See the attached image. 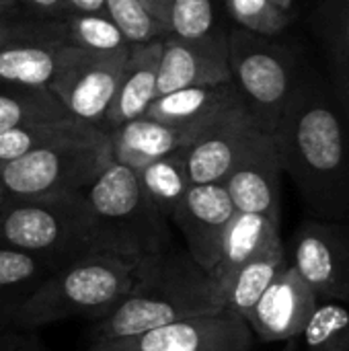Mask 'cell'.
Segmentation results:
<instances>
[{"label":"cell","mask_w":349,"mask_h":351,"mask_svg":"<svg viewBox=\"0 0 349 351\" xmlns=\"http://www.w3.org/2000/svg\"><path fill=\"white\" fill-rule=\"evenodd\" d=\"M282 169L311 218H349V125L317 88L298 84L276 134Z\"/></svg>","instance_id":"obj_1"},{"label":"cell","mask_w":349,"mask_h":351,"mask_svg":"<svg viewBox=\"0 0 349 351\" xmlns=\"http://www.w3.org/2000/svg\"><path fill=\"white\" fill-rule=\"evenodd\" d=\"M222 304L214 284L187 253L148 261L134 290L103 319L95 321L91 341H117L138 337L181 319L218 313Z\"/></svg>","instance_id":"obj_2"},{"label":"cell","mask_w":349,"mask_h":351,"mask_svg":"<svg viewBox=\"0 0 349 351\" xmlns=\"http://www.w3.org/2000/svg\"><path fill=\"white\" fill-rule=\"evenodd\" d=\"M142 267L144 263L105 251L91 253L51 276L19 308L12 327L35 331L76 317L99 321L134 290Z\"/></svg>","instance_id":"obj_3"},{"label":"cell","mask_w":349,"mask_h":351,"mask_svg":"<svg viewBox=\"0 0 349 351\" xmlns=\"http://www.w3.org/2000/svg\"><path fill=\"white\" fill-rule=\"evenodd\" d=\"M84 197L99 251L138 263L173 251L169 220L148 202L134 169L113 160L84 191Z\"/></svg>","instance_id":"obj_4"},{"label":"cell","mask_w":349,"mask_h":351,"mask_svg":"<svg viewBox=\"0 0 349 351\" xmlns=\"http://www.w3.org/2000/svg\"><path fill=\"white\" fill-rule=\"evenodd\" d=\"M0 243L53 261L62 269L99 251L84 193L8 197L0 210Z\"/></svg>","instance_id":"obj_5"},{"label":"cell","mask_w":349,"mask_h":351,"mask_svg":"<svg viewBox=\"0 0 349 351\" xmlns=\"http://www.w3.org/2000/svg\"><path fill=\"white\" fill-rule=\"evenodd\" d=\"M113 162L109 134L62 142L0 165L8 197H56L84 193Z\"/></svg>","instance_id":"obj_6"},{"label":"cell","mask_w":349,"mask_h":351,"mask_svg":"<svg viewBox=\"0 0 349 351\" xmlns=\"http://www.w3.org/2000/svg\"><path fill=\"white\" fill-rule=\"evenodd\" d=\"M228 66L247 109L259 128L274 136L300 84L292 56L263 35L243 29L228 37Z\"/></svg>","instance_id":"obj_7"},{"label":"cell","mask_w":349,"mask_h":351,"mask_svg":"<svg viewBox=\"0 0 349 351\" xmlns=\"http://www.w3.org/2000/svg\"><path fill=\"white\" fill-rule=\"evenodd\" d=\"M128 51H93L72 43L64 47L49 90L72 119L103 130Z\"/></svg>","instance_id":"obj_8"},{"label":"cell","mask_w":349,"mask_h":351,"mask_svg":"<svg viewBox=\"0 0 349 351\" xmlns=\"http://www.w3.org/2000/svg\"><path fill=\"white\" fill-rule=\"evenodd\" d=\"M290 265L317 300L349 302V222L304 218L294 234Z\"/></svg>","instance_id":"obj_9"},{"label":"cell","mask_w":349,"mask_h":351,"mask_svg":"<svg viewBox=\"0 0 349 351\" xmlns=\"http://www.w3.org/2000/svg\"><path fill=\"white\" fill-rule=\"evenodd\" d=\"M88 351H253V331L243 317L222 308L138 337L91 343Z\"/></svg>","instance_id":"obj_10"},{"label":"cell","mask_w":349,"mask_h":351,"mask_svg":"<svg viewBox=\"0 0 349 351\" xmlns=\"http://www.w3.org/2000/svg\"><path fill=\"white\" fill-rule=\"evenodd\" d=\"M263 134L245 101L222 111L183 150L191 185L222 183Z\"/></svg>","instance_id":"obj_11"},{"label":"cell","mask_w":349,"mask_h":351,"mask_svg":"<svg viewBox=\"0 0 349 351\" xmlns=\"http://www.w3.org/2000/svg\"><path fill=\"white\" fill-rule=\"evenodd\" d=\"M234 206L222 183L191 185L171 220L187 245V255L204 271H210L222 249L224 230L234 216Z\"/></svg>","instance_id":"obj_12"},{"label":"cell","mask_w":349,"mask_h":351,"mask_svg":"<svg viewBox=\"0 0 349 351\" xmlns=\"http://www.w3.org/2000/svg\"><path fill=\"white\" fill-rule=\"evenodd\" d=\"M282 158L276 138L263 134L222 181L237 212L261 214L280 224Z\"/></svg>","instance_id":"obj_13"},{"label":"cell","mask_w":349,"mask_h":351,"mask_svg":"<svg viewBox=\"0 0 349 351\" xmlns=\"http://www.w3.org/2000/svg\"><path fill=\"white\" fill-rule=\"evenodd\" d=\"M317 302L315 292L288 265L269 284L245 321L263 341H290L302 335Z\"/></svg>","instance_id":"obj_14"},{"label":"cell","mask_w":349,"mask_h":351,"mask_svg":"<svg viewBox=\"0 0 349 351\" xmlns=\"http://www.w3.org/2000/svg\"><path fill=\"white\" fill-rule=\"evenodd\" d=\"M232 82L228 66V37L210 41H181L169 37L163 41V53L156 78V97L191 88Z\"/></svg>","instance_id":"obj_15"},{"label":"cell","mask_w":349,"mask_h":351,"mask_svg":"<svg viewBox=\"0 0 349 351\" xmlns=\"http://www.w3.org/2000/svg\"><path fill=\"white\" fill-rule=\"evenodd\" d=\"M68 43L66 31L49 33L37 31V27L12 39L0 47V82L23 88H49Z\"/></svg>","instance_id":"obj_16"},{"label":"cell","mask_w":349,"mask_h":351,"mask_svg":"<svg viewBox=\"0 0 349 351\" xmlns=\"http://www.w3.org/2000/svg\"><path fill=\"white\" fill-rule=\"evenodd\" d=\"M163 53V41L154 39L150 43L130 45L115 97L103 121V132H113L115 128L142 117L152 101L156 99V78Z\"/></svg>","instance_id":"obj_17"},{"label":"cell","mask_w":349,"mask_h":351,"mask_svg":"<svg viewBox=\"0 0 349 351\" xmlns=\"http://www.w3.org/2000/svg\"><path fill=\"white\" fill-rule=\"evenodd\" d=\"M202 130L169 125L142 115L109 132L111 154L115 162L140 171L152 160L185 150Z\"/></svg>","instance_id":"obj_18"},{"label":"cell","mask_w":349,"mask_h":351,"mask_svg":"<svg viewBox=\"0 0 349 351\" xmlns=\"http://www.w3.org/2000/svg\"><path fill=\"white\" fill-rule=\"evenodd\" d=\"M278 239H280L278 222L261 214L234 212V216L230 218L224 230L220 257L216 265L208 271L220 304H222L224 288L228 286L232 276Z\"/></svg>","instance_id":"obj_19"},{"label":"cell","mask_w":349,"mask_h":351,"mask_svg":"<svg viewBox=\"0 0 349 351\" xmlns=\"http://www.w3.org/2000/svg\"><path fill=\"white\" fill-rule=\"evenodd\" d=\"M239 101H243V97L237 90L234 82L191 86L156 97L144 115L160 123L202 130Z\"/></svg>","instance_id":"obj_20"},{"label":"cell","mask_w":349,"mask_h":351,"mask_svg":"<svg viewBox=\"0 0 349 351\" xmlns=\"http://www.w3.org/2000/svg\"><path fill=\"white\" fill-rule=\"evenodd\" d=\"M62 267L0 243V331L12 327L19 308Z\"/></svg>","instance_id":"obj_21"},{"label":"cell","mask_w":349,"mask_h":351,"mask_svg":"<svg viewBox=\"0 0 349 351\" xmlns=\"http://www.w3.org/2000/svg\"><path fill=\"white\" fill-rule=\"evenodd\" d=\"M288 265L290 261L286 249L282 245V239H278L232 276L222 294V308L247 319V315L269 288V284Z\"/></svg>","instance_id":"obj_22"},{"label":"cell","mask_w":349,"mask_h":351,"mask_svg":"<svg viewBox=\"0 0 349 351\" xmlns=\"http://www.w3.org/2000/svg\"><path fill=\"white\" fill-rule=\"evenodd\" d=\"M315 29L327 47L337 101L349 125V0H323L315 10Z\"/></svg>","instance_id":"obj_23"},{"label":"cell","mask_w":349,"mask_h":351,"mask_svg":"<svg viewBox=\"0 0 349 351\" xmlns=\"http://www.w3.org/2000/svg\"><path fill=\"white\" fill-rule=\"evenodd\" d=\"M101 132L103 130L93 128L82 121H76L72 117L4 130V132H0V165L16 160L25 154L41 150V148L62 144V142L93 138Z\"/></svg>","instance_id":"obj_24"},{"label":"cell","mask_w":349,"mask_h":351,"mask_svg":"<svg viewBox=\"0 0 349 351\" xmlns=\"http://www.w3.org/2000/svg\"><path fill=\"white\" fill-rule=\"evenodd\" d=\"M136 173L148 202L156 208L158 214L171 220L173 212L177 210V206L183 202L185 193L191 187L183 150L152 160L150 165L142 167Z\"/></svg>","instance_id":"obj_25"},{"label":"cell","mask_w":349,"mask_h":351,"mask_svg":"<svg viewBox=\"0 0 349 351\" xmlns=\"http://www.w3.org/2000/svg\"><path fill=\"white\" fill-rule=\"evenodd\" d=\"M70 117L49 88H23L6 84L0 88V132Z\"/></svg>","instance_id":"obj_26"},{"label":"cell","mask_w":349,"mask_h":351,"mask_svg":"<svg viewBox=\"0 0 349 351\" xmlns=\"http://www.w3.org/2000/svg\"><path fill=\"white\" fill-rule=\"evenodd\" d=\"M300 337L306 351H349V308L344 302L319 300Z\"/></svg>","instance_id":"obj_27"},{"label":"cell","mask_w":349,"mask_h":351,"mask_svg":"<svg viewBox=\"0 0 349 351\" xmlns=\"http://www.w3.org/2000/svg\"><path fill=\"white\" fill-rule=\"evenodd\" d=\"M165 25L167 33L181 41L200 43L224 37L222 31L214 29L212 0H169Z\"/></svg>","instance_id":"obj_28"},{"label":"cell","mask_w":349,"mask_h":351,"mask_svg":"<svg viewBox=\"0 0 349 351\" xmlns=\"http://www.w3.org/2000/svg\"><path fill=\"white\" fill-rule=\"evenodd\" d=\"M66 39L72 45L93 51H117L130 47L117 25L105 14H74L64 23Z\"/></svg>","instance_id":"obj_29"},{"label":"cell","mask_w":349,"mask_h":351,"mask_svg":"<svg viewBox=\"0 0 349 351\" xmlns=\"http://www.w3.org/2000/svg\"><path fill=\"white\" fill-rule=\"evenodd\" d=\"M105 14L117 25L128 45L150 43L167 33L140 0H105Z\"/></svg>","instance_id":"obj_30"},{"label":"cell","mask_w":349,"mask_h":351,"mask_svg":"<svg viewBox=\"0 0 349 351\" xmlns=\"http://www.w3.org/2000/svg\"><path fill=\"white\" fill-rule=\"evenodd\" d=\"M230 16L255 35H276L292 21V14L280 10L272 0H224Z\"/></svg>","instance_id":"obj_31"},{"label":"cell","mask_w":349,"mask_h":351,"mask_svg":"<svg viewBox=\"0 0 349 351\" xmlns=\"http://www.w3.org/2000/svg\"><path fill=\"white\" fill-rule=\"evenodd\" d=\"M0 351H43V348L31 331L8 327L0 331Z\"/></svg>","instance_id":"obj_32"},{"label":"cell","mask_w":349,"mask_h":351,"mask_svg":"<svg viewBox=\"0 0 349 351\" xmlns=\"http://www.w3.org/2000/svg\"><path fill=\"white\" fill-rule=\"evenodd\" d=\"M33 27H27V25H12L6 16H0V47H4L6 43H10L16 37H23Z\"/></svg>","instance_id":"obj_33"},{"label":"cell","mask_w":349,"mask_h":351,"mask_svg":"<svg viewBox=\"0 0 349 351\" xmlns=\"http://www.w3.org/2000/svg\"><path fill=\"white\" fill-rule=\"evenodd\" d=\"M66 6L74 14H99V12H105V0H66Z\"/></svg>","instance_id":"obj_34"},{"label":"cell","mask_w":349,"mask_h":351,"mask_svg":"<svg viewBox=\"0 0 349 351\" xmlns=\"http://www.w3.org/2000/svg\"><path fill=\"white\" fill-rule=\"evenodd\" d=\"M19 2H27L35 10L45 12V14H60L68 8L66 0H19Z\"/></svg>","instance_id":"obj_35"},{"label":"cell","mask_w":349,"mask_h":351,"mask_svg":"<svg viewBox=\"0 0 349 351\" xmlns=\"http://www.w3.org/2000/svg\"><path fill=\"white\" fill-rule=\"evenodd\" d=\"M140 2L150 10V14L156 21H160L165 25V14H167V2L169 0H140ZM165 29H167V25H165Z\"/></svg>","instance_id":"obj_36"},{"label":"cell","mask_w":349,"mask_h":351,"mask_svg":"<svg viewBox=\"0 0 349 351\" xmlns=\"http://www.w3.org/2000/svg\"><path fill=\"white\" fill-rule=\"evenodd\" d=\"M280 10H284V12H288V14H292V6H294V0H272Z\"/></svg>","instance_id":"obj_37"},{"label":"cell","mask_w":349,"mask_h":351,"mask_svg":"<svg viewBox=\"0 0 349 351\" xmlns=\"http://www.w3.org/2000/svg\"><path fill=\"white\" fill-rule=\"evenodd\" d=\"M16 4H19V0H0V16L10 12Z\"/></svg>","instance_id":"obj_38"},{"label":"cell","mask_w":349,"mask_h":351,"mask_svg":"<svg viewBox=\"0 0 349 351\" xmlns=\"http://www.w3.org/2000/svg\"><path fill=\"white\" fill-rule=\"evenodd\" d=\"M6 202H8V193H6V189H4V185H2V181H0V210L4 208Z\"/></svg>","instance_id":"obj_39"},{"label":"cell","mask_w":349,"mask_h":351,"mask_svg":"<svg viewBox=\"0 0 349 351\" xmlns=\"http://www.w3.org/2000/svg\"><path fill=\"white\" fill-rule=\"evenodd\" d=\"M282 351H298V337H296V339H290V341H288V346H286Z\"/></svg>","instance_id":"obj_40"}]
</instances>
